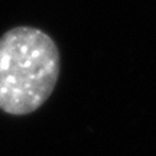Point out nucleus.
I'll return each mask as SVG.
<instances>
[{
	"instance_id": "f257e3e1",
	"label": "nucleus",
	"mask_w": 156,
	"mask_h": 156,
	"mask_svg": "<svg viewBox=\"0 0 156 156\" xmlns=\"http://www.w3.org/2000/svg\"><path fill=\"white\" fill-rule=\"evenodd\" d=\"M59 77V51L38 28L17 26L0 38V110L30 114L52 94Z\"/></svg>"
}]
</instances>
